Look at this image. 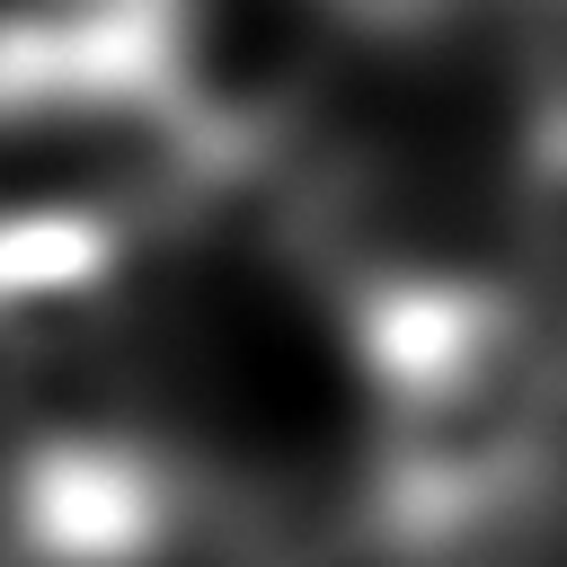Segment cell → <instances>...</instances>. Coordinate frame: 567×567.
<instances>
[{
  "mask_svg": "<svg viewBox=\"0 0 567 567\" xmlns=\"http://www.w3.org/2000/svg\"><path fill=\"white\" fill-rule=\"evenodd\" d=\"M115 18H133V0H0V35H106Z\"/></svg>",
  "mask_w": 567,
  "mask_h": 567,
  "instance_id": "obj_1",
  "label": "cell"
}]
</instances>
